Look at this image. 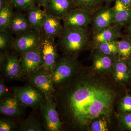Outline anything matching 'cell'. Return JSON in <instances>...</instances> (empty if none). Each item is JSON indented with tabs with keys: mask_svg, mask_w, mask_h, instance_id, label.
Masks as SVG:
<instances>
[{
	"mask_svg": "<svg viewBox=\"0 0 131 131\" xmlns=\"http://www.w3.org/2000/svg\"><path fill=\"white\" fill-rule=\"evenodd\" d=\"M121 85L112 73H100L82 65L69 81L55 89L53 99L64 129L88 130L100 116L110 120L123 95Z\"/></svg>",
	"mask_w": 131,
	"mask_h": 131,
	"instance_id": "6da1fadb",
	"label": "cell"
},
{
	"mask_svg": "<svg viewBox=\"0 0 131 131\" xmlns=\"http://www.w3.org/2000/svg\"><path fill=\"white\" fill-rule=\"evenodd\" d=\"M91 33L88 27L63 29L58 38V46L63 54L78 58L79 54L90 48Z\"/></svg>",
	"mask_w": 131,
	"mask_h": 131,
	"instance_id": "7a4b0ae2",
	"label": "cell"
},
{
	"mask_svg": "<svg viewBox=\"0 0 131 131\" xmlns=\"http://www.w3.org/2000/svg\"><path fill=\"white\" fill-rule=\"evenodd\" d=\"M82 65L78 58L64 54L59 58L51 73L55 88L62 86L69 81Z\"/></svg>",
	"mask_w": 131,
	"mask_h": 131,
	"instance_id": "3957f363",
	"label": "cell"
},
{
	"mask_svg": "<svg viewBox=\"0 0 131 131\" xmlns=\"http://www.w3.org/2000/svg\"><path fill=\"white\" fill-rule=\"evenodd\" d=\"M46 130L61 131L64 129L54 99L45 100L39 107Z\"/></svg>",
	"mask_w": 131,
	"mask_h": 131,
	"instance_id": "277c9868",
	"label": "cell"
},
{
	"mask_svg": "<svg viewBox=\"0 0 131 131\" xmlns=\"http://www.w3.org/2000/svg\"><path fill=\"white\" fill-rule=\"evenodd\" d=\"M38 46L43 59V67L51 73L59 58L58 45L55 39L41 33Z\"/></svg>",
	"mask_w": 131,
	"mask_h": 131,
	"instance_id": "5b68a950",
	"label": "cell"
},
{
	"mask_svg": "<svg viewBox=\"0 0 131 131\" xmlns=\"http://www.w3.org/2000/svg\"><path fill=\"white\" fill-rule=\"evenodd\" d=\"M14 95L24 106L37 109L46 100L39 90L29 84L14 89Z\"/></svg>",
	"mask_w": 131,
	"mask_h": 131,
	"instance_id": "8992f818",
	"label": "cell"
},
{
	"mask_svg": "<svg viewBox=\"0 0 131 131\" xmlns=\"http://www.w3.org/2000/svg\"><path fill=\"white\" fill-rule=\"evenodd\" d=\"M29 84L39 90L46 100L53 98L55 89L51 73L42 68L28 77Z\"/></svg>",
	"mask_w": 131,
	"mask_h": 131,
	"instance_id": "52a82bcc",
	"label": "cell"
},
{
	"mask_svg": "<svg viewBox=\"0 0 131 131\" xmlns=\"http://www.w3.org/2000/svg\"><path fill=\"white\" fill-rule=\"evenodd\" d=\"M19 63L24 76L27 77L43 68V61L38 45L20 54Z\"/></svg>",
	"mask_w": 131,
	"mask_h": 131,
	"instance_id": "ba28073f",
	"label": "cell"
},
{
	"mask_svg": "<svg viewBox=\"0 0 131 131\" xmlns=\"http://www.w3.org/2000/svg\"><path fill=\"white\" fill-rule=\"evenodd\" d=\"M40 32L32 30L14 38L12 49L20 55L38 46L40 38Z\"/></svg>",
	"mask_w": 131,
	"mask_h": 131,
	"instance_id": "9c48e42d",
	"label": "cell"
},
{
	"mask_svg": "<svg viewBox=\"0 0 131 131\" xmlns=\"http://www.w3.org/2000/svg\"><path fill=\"white\" fill-rule=\"evenodd\" d=\"M0 64L3 74L7 78L19 80L24 77L20 64L19 59L15 52H8Z\"/></svg>",
	"mask_w": 131,
	"mask_h": 131,
	"instance_id": "30bf717a",
	"label": "cell"
},
{
	"mask_svg": "<svg viewBox=\"0 0 131 131\" xmlns=\"http://www.w3.org/2000/svg\"><path fill=\"white\" fill-rule=\"evenodd\" d=\"M92 15L82 8H75L66 15L63 21V26L68 28H86L91 24Z\"/></svg>",
	"mask_w": 131,
	"mask_h": 131,
	"instance_id": "8fae6325",
	"label": "cell"
},
{
	"mask_svg": "<svg viewBox=\"0 0 131 131\" xmlns=\"http://www.w3.org/2000/svg\"><path fill=\"white\" fill-rule=\"evenodd\" d=\"M113 7L103 6L92 16L91 23V35L94 34L112 25Z\"/></svg>",
	"mask_w": 131,
	"mask_h": 131,
	"instance_id": "7c38bea8",
	"label": "cell"
},
{
	"mask_svg": "<svg viewBox=\"0 0 131 131\" xmlns=\"http://www.w3.org/2000/svg\"><path fill=\"white\" fill-rule=\"evenodd\" d=\"M122 27L112 25L91 35L90 48L91 49L101 43L121 38L124 36L121 31Z\"/></svg>",
	"mask_w": 131,
	"mask_h": 131,
	"instance_id": "4fadbf2b",
	"label": "cell"
},
{
	"mask_svg": "<svg viewBox=\"0 0 131 131\" xmlns=\"http://www.w3.org/2000/svg\"><path fill=\"white\" fill-rule=\"evenodd\" d=\"M117 56L106 55L96 49L92 50L91 66L95 71L102 73H112L113 68Z\"/></svg>",
	"mask_w": 131,
	"mask_h": 131,
	"instance_id": "5bb4252c",
	"label": "cell"
},
{
	"mask_svg": "<svg viewBox=\"0 0 131 131\" xmlns=\"http://www.w3.org/2000/svg\"><path fill=\"white\" fill-rule=\"evenodd\" d=\"M75 8L73 0H51L44 9L48 13L63 20L71 10Z\"/></svg>",
	"mask_w": 131,
	"mask_h": 131,
	"instance_id": "9a60e30c",
	"label": "cell"
},
{
	"mask_svg": "<svg viewBox=\"0 0 131 131\" xmlns=\"http://www.w3.org/2000/svg\"><path fill=\"white\" fill-rule=\"evenodd\" d=\"M61 20L58 17L46 12L41 33L48 35L54 39L58 38L63 29Z\"/></svg>",
	"mask_w": 131,
	"mask_h": 131,
	"instance_id": "2e32d148",
	"label": "cell"
},
{
	"mask_svg": "<svg viewBox=\"0 0 131 131\" xmlns=\"http://www.w3.org/2000/svg\"><path fill=\"white\" fill-rule=\"evenodd\" d=\"M22 106L13 94L1 101L0 113L9 117H20L24 113Z\"/></svg>",
	"mask_w": 131,
	"mask_h": 131,
	"instance_id": "e0dca14e",
	"label": "cell"
},
{
	"mask_svg": "<svg viewBox=\"0 0 131 131\" xmlns=\"http://www.w3.org/2000/svg\"><path fill=\"white\" fill-rule=\"evenodd\" d=\"M113 16L112 25L124 27L131 20V9L119 0H115L113 7Z\"/></svg>",
	"mask_w": 131,
	"mask_h": 131,
	"instance_id": "ac0fdd59",
	"label": "cell"
},
{
	"mask_svg": "<svg viewBox=\"0 0 131 131\" xmlns=\"http://www.w3.org/2000/svg\"><path fill=\"white\" fill-rule=\"evenodd\" d=\"M33 30L28 23L26 14L14 12L9 27V32L16 37Z\"/></svg>",
	"mask_w": 131,
	"mask_h": 131,
	"instance_id": "d6986e66",
	"label": "cell"
},
{
	"mask_svg": "<svg viewBox=\"0 0 131 131\" xmlns=\"http://www.w3.org/2000/svg\"><path fill=\"white\" fill-rule=\"evenodd\" d=\"M113 74L115 79L121 84H126L131 80V71L127 60L117 58L113 68Z\"/></svg>",
	"mask_w": 131,
	"mask_h": 131,
	"instance_id": "ffe728a7",
	"label": "cell"
},
{
	"mask_svg": "<svg viewBox=\"0 0 131 131\" xmlns=\"http://www.w3.org/2000/svg\"><path fill=\"white\" fill-rule=\"evenodd\" d=\"M26 12L27 19L31 27L41 33L46 11L45 9L42 10L40 6L37 5Z\"/></svg>",
	"mask_w": 131,
	"mask_h": 131,
	"instance_id": "44dd1931",
	"label": "cell"
},
{
	"mask_svg": "<svg viewBox=\"0 0 131 131\" xmlns=\"http://www.w3.org/2000/svg\"><path fill=\"white\" fill-rule=\"evenodd\" d=\"M75 8H82L89 12L91 15L103 6V0H73Z\"/></svg>",
	"mask_w": 131,
	"mask_h": 131,
	"instance_id": "7402d4cb",
	"label": "cell"
},
{
	"mask_svg": "<svg viewBox=\"0 0 131 131\" xmlns=\"http://www.w3.org/2000/svg\"><path fill=\"white\" fill-rule=\"evenodd\" d=\"M13 7L9 3L0 9V31H9V27L13 15Z\"/></svg>",
	"mask_w": 131,
	"mask_h": 131,
	"instance_id": "603a6c76",
	"label": "cell"
},
{
	"mask_svg": "<svg viewBox=\"0 0 131 131\" xmlns=\"http://www.w3.org/2000/svg\"><path fill=\"white\" fill-rule=\"evenodd\" d=\"M42 125L39 119L34 115H29L20 122L18 131H43Z\"/></svg>",
	"mask_w": 131,
	"mask_h": 131,
	"instance_id": "cb8c5ba5",
	"label": "cell"
},
{
	"mask_svg": "<svg viewBox=\"0 0 131 131\" xmlns=\"http://www.w3.org/2000/svg\"><path fill=\"white\" fill-rule=\"evenodd\" d=\"M117 58L127 60L131 57V40L124 35L118 42Z\"/></svg>",
	"mask_w": 131,
	"mask_h": 131,
	"instance_id": "d4e9b609",
	"label": "cell"
},
{
	"mask_svg": "<svg viewBox=\"0 0 131 131\" xmlns=\"http://www.w3.org/2000/svg\"><path fill=\"white\" fill-rule=\"evenodd\" d=\"M118 39H116L101 43L94 47L91 49V50L96 49L106 55L117 56L118 52Z\"/></svg>",
	"mask_w": 131,
	"mask_h": 131,
	"instance_id": "484cf974",
	"label": "cell"
},
{
	"mask_svg": "<svg viewBox=\"0 0 131 131\" xmlns=\"http://www.w3.org/2000/svg\"><path fill=\"white\" fill-rule=\"evenodd\" d=\"M9 31H0V51L6 54L12 49L14 38Z\"/></svg>",
	"mask_w": 131,
	"mask_h": 131,
	"instance_id": "4316f807",
	"label": "cell"
},
{
	"mask_svg": "<svg viewBox=\"0 0 131 131\" xmlns=\"http://www.w3.org/2000/svg\"><path fill=\"white\" fill-rule=\"evenodd\" d=\"M13 8L26 12L36 5L35 0H8Z\"/></svg>",
	"mask_w": 131,
	"mask_h": 131,
	"instance_id": "83f0119b",
	"label": "cell"
},
{
	"mask_svg": "<svg viewBox=\"0 0 131 131\" xmlns=\"http://www.w3.org/2000/svg\"><path fill=\"white\" fill-rule=\"evenodd\" d=\"M107 120L105 116H102L94 120L90 126L89 130L92 131H105L108 130Z\"/></svg>",
	"mask_w": 131,
	"mask_h": 131,
	"instance_id": "f1b7e54d",
	"label": "cell"
},
{
	"mask_svg": "<svg viewBox=\"0 0 131 131\" xmlns=\"http://www.w3.org/2000/svg\"><path fill=\"white\" fill-rule=\"evenodd\" d=\"M17 124L12 120L1 118L0 120V131H13L18 130Z\"/></svg>",
	"mask_w": 131,
	"mask_h": 131,
	"instance_id": "f546056e",
	"label": "cell"
},
{
	"mask_svg": "<svg viewBox=\"0 0 131 131\" xmlns=\"http://www.w3.org/2000/svg\"><path fill=\"white\" fill-rule=\"evenodd\" d=\"M119 119L122 128L126 130L131 131V113H121Z\"/></svg>",
	"mask_w": 131,
	"mask_h": 131,
	"instance_id": "4dcf8cb0",
	"label": "cell"
},
{
	"mask_svg": "<svg viewBox=\"0 0 131 131\" xmlns=\"http://www.w3.org/2000/svg\"><path fill=\"white\" fill-rule=\"evenodd\" d=\"M119 109L122 113H131V95L127 92L120 102Z\"/></svg>",
	"mask_w": 131,
	"mask_h": 131,
	"instance_id": "1f68e13d",
	"label": "cell"
},
{
	"mask_svg": "<svg viewBox=\"0 0 131 131\" xmlns=\"http://www.w3.org/2000/svg\"><path fill=\"white\" fill-rule=\"evenodd\" d=\"M9 95V91L7 86L2 79L0 80V99L2 100L7 97Z\"/></svg>",
	"mask_w": 131,
	"mask_h": 131,
	"instance_id": "d6a6232c",
	"label": "cell"
},
{
	"mask_svg": "<svg viewBox=\"0 0 131 131\" xmlns=\"http://www.w3.org/2000/svg\"><path fill=\"white\" fill-rule=\"evenodd\" d=\"M51 0H35L37 5L44 8L47 6Z\"/></svg>",
	"mask_w": 131,
	"mask_h": 131,
	"instance_id": "836d02e7",
	"label": "cell"
},
{
	"mask_svg": "<svg viewBox=\"0 0 131 131\" xmlns=\"http://www.w3.org/2000/svg\"><path fill=\"white\" fill-rule=\"evenodd\" d=\"M124 27L125 34L131 35V20Z\"/></svg>",
	"mask_w": 131,
	"mask_h": 131,
	"instance_id": "e575fe53",
	"label": "cell"
},
{
	"mask_svg": "<svg viewBox=\"0 0 131 131\" xmlns=\"http://www.w3.org/2000/svg\"><path fill=\"white\" fill-rule=\"evenodd\" d=\"M8 3V0H0V9L5 7Z\"/></svg>",
	"mask_w": 131,
	"mask_h": 131,
	"instance_id": "d590c367",
	"label": "cell"
},
{
	"mask_svg": "<svg viewBox=\"0 0 131 131\" xmlns=\"http://www.w3.org/2000/svg\"><path fill=\"white\" fill-rule=\"evenodd\" d=\"M119 1L125 5L129 6L131 4V0H119Z\"/></svg>",
	"mask_w": 131,
	"mask_h": 131,
	"instance_id": "8d00e7d4",
	"label": "cell"
},
{
	"mask_svg": "<svg viewBox=\"0 0 131 131\" xmlns=\"http://www.w3.org/2000/svg\"><path fill=\"white\" fill-rule=\"evenodd\" d=\"M103 2L105 3V5L110 6L111 3L114 1H115V0H103Z\"/></svg>",
	"mask_w": 131,
	"mask_h": 131,
	"instance_id": "74e56055",
	"label": "cell"
},
{
	"mask_svg": "<svg viewBox=\"0 0 131 131\" xmlns=\"http://www.w3.org/2000/svg\"><path fill=\"white\" fill-rule=\"evenodd\" d=\"M127 65L129 66V69L131 71V57L127 60Z\"/></svg>",
	"mask_w": 131,
	"mask_h": 131,
	"instance_id": "f35d334b",
	"label": "cell"
},
{
	"mask_svg": "<svg viewBox=\"0 0 131 131\" xmlns=\"http://www.w3.org/2000/svg\"><path fill=\"white\" fill-rule=\"evenodd\" d=\"M125 36L127 38L130 39L131 40V35H127V34H125Z\"/></svg>",
	"mask_w": 131,
	"mask_h": 131,
	"instance_id": "ab89813d",
	"label": "cell"
},
{
	"mask_svg": "<svg viewBox=\"0 0 131 131\" xmlns=\"http://www.w3.org/2000/svg\"><path fill=\"white\" fill-rule=\"evenodd\" d=\"M130 9H131V5H130Z\"/></svg>",
	"mask_w": 131,
	"mask_h": 131,
	"instance_id": "60d3db41",
	"label": "cell"
}]
</instances>
